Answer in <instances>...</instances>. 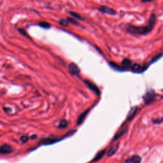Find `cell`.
Wrapping results in <instances>:
<instances>
[{
  "label": "cell",
  "instance_id": "cell-1",
  "mask_svg": "<svg viewBox=\"0 0 163 163\" xmlns=\"http://www.w3.org/2000/svg\"><path fill=\"white\" fill-rule=\"evenodd\" d=\"M156 22V16L154 14H151L149 17L148 23L145 26H136L133 25H129L126 28L127 32L129 33L136 35H146L152 31L154 29Z\"/></svg>",
  "mask_w": 163,
  "mask_h": 163
},
{
  "label": "cell",
  "instance_id": "cell-2",
  "mask_svg": "<svg viewBox=\"0 0 163 163\" xmlns=\"http://www.w3.org/2000/svg\"><path fill=\"white\" fill-rule=\"evenodd\" d=\"M77 130L76 129H74V130H71L68 133H67V134L62 136H59V137H48V138H43L42 140H40V142H39L38 145H52L56 143H57L60 141H62V140H65V138L68 137H70L72 135H73L75 133H76Z\"/></svg>",
  "mask_w": 163,
  "mask_h": 163
},
{
  "label": "cell",
  "instance_id": "cell-3",
  "mask_svg": "<svg viewBox=\"0 0 163 163\" xmlns=\"http://www.w3.org/2000/svg\"><path fill=\"white\" fill-rule=\"evenodd\" d=\"M143 99L145 103L147 105L153 103L156 100V94L154 90L147 91L143 96Z\"/></svg>",
  "mask_w": 163,
  "mask_h": 163
},
{
  "label": "cell",
  "instance_id": "cell-4",
  "mask_svg": "<svg viewBox=\"0 0 163 163\" xmlns=\"http://www.w3.org/2000/svg\"><path fill=\"white\" fill-rule=\"evenodd\" d=\"M13 148L8 144H3L0 147V154L2 155H8L13 152Z\"/></svg>",
  "mask_w": 163,
  "mask_h": 163
},
{
  "label": "cell",
  "instance_id": "cell-5",
  "mask_svg": "<svg viewBox=\"0 0 163 163\" xmlns=\"http://www.w3.org/2000/svg\"><path fill=\"white\" fill-rule=\"evenodd\" d=\"M68 70L70 73L73 76H77L80 73V70L79 66L76 64L73 63V62H71L68 65Z\"/></svg>",
  "mask_w": 163,
  "mask_h": 163
},
{
  "label": "cell",
  "instance_id": "cell-6",
  "mask_svg": "<svg viewBox=\"0 0 163 163\" xmlns=\"http://www.w3.org/2000/svg\"><path fill=\"white\" fill-rule=\"evenodd\" d=\"M98 10L100 12H102V13L109 14L111 16H114L117 14V12L115 11V10L106 6H101L99 8H98Z\"/></svg>",
  "mask_w": 163,
  "mask_h": 163
},
{
  "label": "cell",
  "instance_id": "cell-7",
  "mask_svg": "<svg viewBox=\"0 0 163 163\" xmlns=\"http://www.w3.org/2000/svg\"><path fill=\"white\" fill-rule=\"evenodd\" d=\"M84 81V83L87 85V87H88L91 91L94 92L97 96L100 95V91L99 88L94 83H93L92 82L89 80H85Z\"/></svg>",
  "mask_w": 163,
  "mask_h": 163
},
{
  "label": "cell",
  "instance_id": "cell-8",
  "mask_svg": "<svg viewBox=\"0 0 163 163\" xmlns=\"http://www.w3.org/2000/svg\"><path fill=\"white\" fill-rule=\"evenodd\" d=\"M141 162H142V157L137 154L133 155L130 157L125 160V163H141Z\"/></svg>",
  "mask_w": 163,
  "mask_h": 163
},
{
  "label": "cell",
  "instance_id": "cell-9",
  "mask_svg": "<svg viewBox=\"0 0 163 163\" xmlns=\"http://www.w3.org/2000/svg\"><path fill=\"white\" fill-rule=\"evenodd\" d=\"M106 153H107L106 149H103V150H100V151H99V152L96 154V156H95L91 160V161L90 162V163H94V162H96L99 161V160H101V159L104 157V156L106 154Z\"/></svg>",
  "mask_w": 163,
  "mask_h": 163
},
{
  "label": "cell",
  "instance_id": "cell-10",
  "mask_svg": "<svg viewBox=\"0 0 163 163\" xmlns=\"http://www.w3.org/2000/svg\"><path fill=\"white\" fill-rule=\"evenodd\" d=\"M119 143H117L114 145H113L112 147H111L110 148V149L108 150L107 152V156L108 157H112L114 156L116 152H117V150L119 149Z\"/></svg>",
  "mask_w": 163,
  "mask_h": 163
},
{
  "label": "cell",
  "instance_id": "cell-11",
  "mask_svg": "<svg viewBox=\"0 0 163 163\" xmlns=\"http://www.w3.org/2000/svg\"><path fill=\"white\" fill-rule=\"evenodd\" d=\"M91 110V108H89L86 110L85 111H84L83 113H82V114L80 115V116L79 117L77 120V125H80L81 124L83 123V122L84 121V120L85 119L87 115H88V114L89 113Z\"/></svg>",
  "mask_w": 163,
  "mask_h": 163
},
{
  "label": "cell",
  "instance_id": "cell-12",
  "mask_svg": "<svg viewBox=\"0 0 163 163\" xmlns=\"http://www.w3.org/2000/svg\"><path fill=\"white\" fill-rule=\"evenodd\" d=\"M146 69H147V68H145L144 66H142L140 64H138V63L134 64L131 68V70L132 71L136 72V73L143 72Z\"/></svg>",
  "mask_w": 163,
  "mask_h": 163
},
{
  "label": "cell",
  "instance_id": "cell-13",
  "mask_svg": "<svg viewBox=\"0 0 163 163\" xmlns=\"http://www.w3.org/2000/svg\"><path fill=\"white\" fill-rule=\"evenodd\" d=\"M128 131V127H124L122 130H120L119 133H117L114 137V139H113V141L114 142H115V141H117L119 138H120L122 136H123L125 134H126Z\"/></svg>",
  "mask_w": 163,
  "mask_h": 163
},
{
  "label": "cell",
  "instance_id": "cell-14",
  "mask_svg": "<svg viewBox=\"0 0 163 163\" xmlns=\"http://www.w3.org/2000/svg\"><path fill=\"white\" fill-rule=\"evenodd\" d=\"M138 109V106H134L130 110L129 114H128V115L127 116V120L130 121L134 117V116L136 115V113H137Z\"/></svg>",
  "mask_w": 163,
  "mask_h": 163
},
{
  "label": "cell",
  "instance_id": "cell-15",
  "mask_svg": "<svg viewBox=\"0 0 163 163\" xmlns=\"http://www.w3.org/2000/svg\"><path fill=\"white\" fill-rule=\"evenodd\" d=\"M122 67L124 68V70H126L129 69V68H131V66H133L132 65V61L130 59H129L128 58H126V59H124L122 61Z\"/></svg>",
  "mask_w": 163,
  "mask_h": 163
},
{
  "label": "cell",
  "instance_id": "cell-16",
  "mask_svg": "<svg viewBox=\"0 0 163 163\" xmlns=\"http://www.w3.org/2000/svg\"><path fill=\"white\" fill-rule=\"evenodd\" d=\"M67 126H68V122H67V120H65V119H63V120H62L59 122V124L58 125V128L59 129H65Z\"/></svg>",
  "mask_w": 163,
  "mask_h": 163
},
{
  "label": "cell",
  "instance_id": "cell-17",
  "mask_svg": "<svg viewBox=\"0 0 163 163\" xmlns=\"http://www.w3.org/2000/svg\"><path fill=\"white\" fill-rule=\"evenodd\" d=\"M69 13H70V14L71 16H73V17H75V18H77V19L80 20H84V19L81 17V16H80L79 14L76 13V12H75V11H70Z\"/></svg>",
  "mask_w": 163,
  "mask_h": 163
},
{
  "label": "cell",
  "instance_id": "cell-18",
  "mask_svg": "<svg viewBox=\"0 0 163 163\" xmlns=\"http://www.w3.org/2000/svg\"><path fill=\"white\" fill-rule=\"evenodd\" d=\"M38 25L40 27L45 28V29H48V28H51V25L46 22H41L38 24Z\"/></svg>",
  "mask_w": 163,
  "mask_h": 163
},
{
  "label": "cell",
  "instance_id": "cell-19",
  "mask_svg": "<svg viewBox=\"0 0 163 163\" xmlns=\"http://www.w3.org/2000/svg\"><path fill=\"white\" fill-rule=\"evenodd\" d=\"M152 122L154 124H161L163 123V117L161 119H152Z\"/></svg>",
  "mask_w": 163,
  "mask_h": 163
},
{
  "label": "cell",
  "instance_id": "cell-20",
  "mask_svg": "<svg viewBox=\"0 0 163 163\" xmlns=\"http://www.w3.org/2000/svg\"><path fill=\"white\" fill-rule=\"evenodd\" d=\"M162 56V54H158V55H157V56H156L152 60H151V62H150V65H151V64H152V63H154V62H156L157 61H158L161 57Z\"/></svg>",
  "mask_w": 163,
  "mask_h": 163
},
{
  "label": "cell",
  "instance_id": "cell-21",
  "mask_svg": "<svg viewBox=\"0 0 163 163\" xmlns=\"http://www.w3.org/2000/svg\"><path fill=\"white\" fill-rule=\"evenodd\" d=\"M20 142H21L22 143H26V142H28V140H29V137H28V136H22L20 137Z\"/></svg>",
  "mask_w": 163,
  "mask_h": 163
},
{
  "label": "cell",
  "instance_id": "cell-22",
  "mask_svg": "<svg viewBox=\"0 0 163 163\" xmlns=\"http://www.w3.org/2000/svg\"><path fill=\"white\" fill-rule=\"evenodd\" d=\"M66 20L68 21L69 23H71L72 24H75V25H79V22L77 21V20H75V19H71L70 17H67L66 18Z\"/></svg>",
  "mask_w": 163,
  "mask_h": 163
},
{
  "label": "cell",
  "instance_id": "cell-23",
  "mask_svg": "<svg viewBox=\"0 0 163 163\" xmlns=\"http://www.w3.org/2000/svg\"><path fill=\"white\" fill-rule=\"evenodd\" d=\"M68 21L66 19V20H65V19H62V20H61L60 21H59V24L61 25V26H68Z\"/></svg>",
  "mask_w": 163,
  "mask_h": 163
},
{
  "label": "cell",
  "instance_id": "cell-24",
  "mask_svg": "<svg viewBox=\"0 0 163 163\" xmlns=\"http://www.w3.org/2000/svg\"><path fill=\"white\" fill-rule=\"evenodd\" d=\"M19 31L20 32V33H21L22 34H23L24 36L28 37L29 38H30V37L28 36V34L26 33H25V31H24L23 29H19Z\"/></svg>",
  "mask_w": 163,
  "mask_h": 163
},
{
  "label": "cell",
  "instance_id": "cell-25",
  "mask_svg": "<svg viewBox=\"0 0 163 163\" xmlns=\"http://www.w3.org/2000/svg\"><path fill=\"white\" fill-rule=\"evenodd\" d=\"M36 137H37V136H36V134H33V135H32V136L30 137V138H31V140H34V139H36Z\"/></svg>",
  "mask_w": 163,
  "mask_h": 163
},
{
  "label": "cell",
  "instance_id": "cell-26",
  "mask_svg": "<svg viewBox=\"0 0 163 163\" xmlns=\"http://www.w3.org/2000/svg\"><path fill=\"white\" fill-rule=\"evenodd\" d=\"M152 1L151 0V1H142V3H150V2H152Z\"/></svg>",
  "mask_w": 163,
  "mask_h": 163
}]
</instances>
